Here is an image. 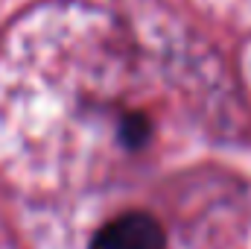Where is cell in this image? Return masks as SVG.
<instances>
[{
  "mask_svg": "<svg viewBox=\"0 0 251 249\" xmlns=\"http://www.w3.org/2000/svg\"><path fill=\"white\" fill-rule=\"evenodd\" d=\"M91 249H167V238L152 214L128 211L105 223L94 235Z\"/></svg>",
  "mask_w": 251,
  "mask_h": 249,
  "instance_id": "cell-1",
  "label": "cell"
},
{
  "mask_svg": "<svg viewBox=\"0 0 251 249\" xmlns=\"http://www.w3.org/2000/svg\"><path fill=\"white\" fill-rule=\"evenodd\" d=\"M123 141L128 147H140L146 138H149V121L143 118V115H128L123 121Z\"/></svg>",
  "mask_w": 251,
  "mask_h": 249,
  "instance_id": "cell-2",
  "label": "cell"
}]
</instances>
